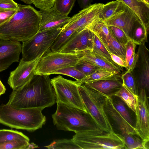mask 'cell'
Wrapping results in <instances>:
<instances>
[{
  "label": "cell",
  "instance_id": "1",
  "mask_svg": "<svg viewBox=\"0 0 149 149\" xmlns=\"http://www.w3.org/2000/svg\"><path fill=\"white\" fill-rule=\"evenodd\" d=\"M56 97L48 75H35L28 82L13 91L7 104L15 109L40 108L55 104Z\"/></svg>",
  "mask_w": 149,
  "mask_h": 149
},
{
  "label": "cell",
  "instance_id": "2",
  "mask_svg": "<svg viewBox=\"0 0 149 149\" xmlns=\"http://www.w3.org/2000/svg\"><path fill=\"white\" fill-rule=\"evenodd\" d=\"M40 19L39 11L33 7L18 4L15 13L0 25V39L26 41L38 32Z\"/></svg>",
  "mask_w": 149,
  "mask_h": 149
},
{
  "label": "cell",
  "instance_id": "3",
  "mask_svg": "<svg viewBox=\"0 0 149 149\" xmlns=\"http://www.w3.org/2000/svg\"><path fill=\"white\" fill-rule=\"evenodd\" d=\"M38 108L15 109L6 104L0 105V123L12 128L33 132L42 128L46 121Z\"/></svg>",
  "mask_w": 149,
  "mask_h": 149
},
{
  "label": "cell",
  "instance_id": "4",
  "mask_svg": "<svg viewBox=\"0 0 149 149\" xmlns=\"http://www.w3.org/2000/svg\"><path fill=\"white\" fill-rule=\"evenodd\" d=\"M56 102V111L52 117L57 129L76 133L100 128L88 113L60 102Z\"/></svg>",
  "mask_w": 149,
  "mask_h": 149
},
{
  "label": "cell",
  "instance_id": "5",
  "mask_svg": "<svg viewBox=\"0 0 149 149\" xmlns=\"http://www.w3.org/2000/svg\"><path fill=\"white\" fill-rule=\"evenodd\" d=\"M72 139L81 149H126L120 134L100 128L76 133Z\"/></svg>",
  "mask_w": 149,
  "mask_h": 149
},
{
  "label": "cell",
  "instance_id": "6",
  "mask_svg": "<svg viewBox=\"0 0 149 149\" xmlns=\"http://www.w3.org/2000/svg\"><path fill=\"white\" fill-rule=\"evenodd\" d=\"M78 88L87 112L99 128L107 132H114L104 109L108 96L84 84L78 85Z\"/></svg>",
  "mask_w": 149,
  "mask_h": 149
},
{
  "label": "cell",
  "instance_id": "7",
  "mask_svg": "<svg viewBox=\"0 0 149 149\" xmlns=\"http://www.w3.org/2000/svg\"><path fill=\"white\" fill-rule=\"evenodd\" d=\"M84 53V51L61 52L49 50L40 58L35 75H49L56 70L74 66L82 58Z\"/></svg>",
  "mask_w": 149,
  "mask_h": 149
},
{
  "label": "cell",
  "instance_id": "8",
  "mask_svg": "<svg viewBox=\"0 0 149 149\" xmlns=\"http://www.w3.org/2000/svg\"><path fill=\"white\" fill-rule=\"evenodd\" d=\"M62 30V27H59L38 32L30 39L22 42V58L26 61H32L50 50Z\"/></svg>",
  "mask_w": 149,
  "mask_h": 149
},
{
  "label": "cell",
  "instance_id": "9",
  "mask_svg": "<svg viewBox=\"0 0 149 149\" xmlns=\"http://www.w3.org/2000/svg\"><path fill=\"white\" fill-rule=\"evenodd\" d=\"M54 90L56 102H60L87 112L83 104L75 81L58 75L51 79Z\"/></svg>",
  "mask_w": 149,
  "mask_h": 149
},
{
  "label": "cell",
  "instance_id": "10",
  "mask_svg": "<svg viewBox=\"0 0 149 149\" xmlns=\"http://www.w3.org/2000/svg\"><path fill=\"white\" fill-rule=\"evenodd\" d=\"M89 29L97 37L109 53L119 56L125 62V46L117 41L103 21L100 19L94 22Z\"/></svg>",
  "mask_w": 149,
  "mask_h": 149
},
{
  "label": "cell",
  "instance_id": "11",
  "mask_svg": "<svg viewBox=\"0 0 149 149\" xmlns=\"http://www.w3.org/2000/svg\"><path fill=\"white\" fill-rule=\"evenodd\" d=\"M43 54L30 61L21 59L17 68L10 72L8 80V83L13 90L21 87L32 79L35 75L38 63Z\"/></svg>",
  "mask_w": 149,
  "mask_h": 149
},
{
  "label": "cell",
  "instance_id": "12",
  "mask_svg": "<svg viewBox=\"0 0 149 149\" xmlns=\"http://www.w3.org/2000/svg\"><path fill=\"white\" fill-rule=\"evenodd\" d=\"M139 45L136 62L131 72L136 82L139 92L143 89L148 93L149 90V50L145 43Z\"/></svg>",
  "mask_w": 149,
  "mask_h": 149
},
{
  "label": "cell",
  "instance_id": "13",
  "mask_svg": "<svg viewBox=\"0 0 149 149\" xmlns=\"http://www.w3.org/2000/svg\"><path fill=\"white\" fill-rule=\"evenodd\" d=\"M147 94L145 90L139 92L135 126L137 134L145 142L149 141V104Z\"/></svg>",
  "mask_w": 149,
  "mask_h": 149
},
{
  "label": "cell",
  "instance_id": "14",
  "mask_svg": "<svg viewBox=\"0 0 149 149\" xmlns=\"http://www.w3.org/2000/svg\"><path fill=\"white\" fill-rule=\"evenodd\" d=\"M94 34L85 27L75 32L58 51L61 52H77L93 49Z\"/></svg>",
  "mask_w": 149,
  "mask_h": 149
},
{
  "label": "cell",
  "instance_id": "15",
  "mask_svg": "<svg viewBox=\"0 0 149 149\" xmlns=\"http://www.w3.org/2000/svg\"><path fill=\"white\" fill-rule=\"evenodd\" d=\"M22 51L20 42L0 39V72L7 69L13 63L18 62Z\"/></svg>",
  "mask_w": 149,
  "mask_h": 149
},
{
  "label": "cell",
  "instance_id": "16",
  "mask_svg": "<svg viewBox=\"0 0 149 149\" xmlns=\"http://www.w3.org/2000/svg\"><path fill=\"white\" fill-rule=\"evenodd\" d=\"M139 20L136 14L126 6L123 10L104 21L107 26H115L121 29L131 39L133 28Z\"/></svg>",
  "mask_w": 149,
  "mask_h": 149
},
{
  "label": "cell",
  "instance_id": "17",
  "mask_svg": "<svg viewBox=\"0 0 149 149\" xmlns=\"http://www.w3.org/2000/svg\"><path fill=\"white\" fill-rule=\"evenodd\" d=\"M39 11L41 19L38 32L62 27L70 18L59 13L54 7L48 10H40Z\"/></svg>",
  "mask_w": 149,
  "mask_h": 149
},
{
  "label": "cell",
  "instance_id": "18",
  "mask_svg": "<svg viewBox=\"0 0 149 149\" xmlns=\"http://www.w3.org/2000/svg\"><path fill=\"white\" fill-rule=\"evenodd\" d=\"M104 109L109 122L112 121L119 132L118 134H137L135 127L130 124L115 108L110 97L106 99Z\"/></svg>",
  "mask_w": 149,
  "mask_h": 149
},
{
  "label": "cell",
  "instance_id": "19",
  "mask_svg": "<svg viewBox=\"0 0 149 149\" xmlns=\"http://www.w3.org/2000/svg\"><path fill=\"white\" fill-rule=\"evenodd\" d=\"M103 5L100 3L91 4L70 17L68 22L76 23L78 30H81L99 18Z\"/></svg>",
  "mask_w": 149,
  "mask_h": 149
},
{
  "label": "cell",
  "instance_id": "20",
  "mask_svg": "<svg viewBox=\"0 0 149 149\" xmlns=\"http://www.w3.org/2000/svg\"><path fill=\"white\" fill-rule=\"evenodd\" d=\"M121 75L88 82L84 84L108 97L115 95L123 86Z\"/></svg>",
  "mask_w": 149,
  "mask_h": 149
},
{
  "label": "cell",
  "instance_id": "21",
  "mask_svg": "<svg viewBox=\"0 0 149 149\" xmlns=\"http://www.w3.org/2000/svg\"><path fill=\"white\" fill-rule=\"evenodd\" d=\"M127 6L137 15L142 24L148 31L149 4L142 0H118Z\"/></svg>",
  "mask_w": 149,
  "mask_h": 149
},
{
  "label": "cell",
  "instance_id": "22",
  "mask_svg": "<svg viewBox=\"0 0 149 149\" xmlns=\"http://www.w3.org/2000/svg\"><path fill=\"white\" fill-rule=\"evenodd\" d=\"M81 60L90 62L117 75H121L122 70L108 63L99 57L92 49L84 50Z\"/></svg>",
  "mask_w": 149,
  "mask_h": 149
},
{
  "label": "cell",
  "instance_id": "23",
  "mask_svg": "<svg viewBox=\"0 0 149 149\" xmlns=\"http://www.w3.org/2000/svg\"><path fill=\"white\" fill-rule=\"evenodd\" d=\"M125 6L118 0L104 4L99 17L103 21L105 20L123 10Z\"/></svg>",
  "mask_w": 149,
  "mask_h": 149
},
{
  "label": "cell",
  "instance_id": "24",
  "mask_svg": "<svg viewBox=\"0 0 149 149\" xmlns=\"http://www.w3.org/2000/svg\"><path fill=\"white\" fill-rule=\"evenodd\" d=\"M114 95L119 97L136 114L138 96L133 94L123 84L121 88Z\"/></svg>",
  "mask_w": 149,
  "mask_h": 149
},
{
  "label": "cell",
  "instance_id": "25",
  "mask_svg": "<svg viewBox=\"0 0 149 149\" xmlns=\"http://www.w3.org/2000/svg\"><path fill=\"white\" fill-rule=\"evenodd\" d=\"M92 51L108 63L123 71V68L118 65L113 61L109 52L94 34Z\"/></svg>",
  "mask_w": 149,
  "mask_h": 149
},
{
  "label": "cell",
  "instance_id": "26",
  "mask_svg": "<svg viewBox=\"0 0 149 149\" xmlns=\"http://www.w3.org/2000/svg\"><path fill=\"white\" fill-rule=\"evenodd\" d=\"M120 135L126 149H149V141H143L140 137L137 136V134H125Z\"/></svg>",
  "mask_w": 149,
  "mask_h": 149
},
{
  "label": "cell",
  "instance_id": "27",
  "mask_svg": "<svg viewBox=\"0 0 149 149\" xmlns=\"http://www.w3.org/2000/svg\"><path fill=\"white\" fill-rule=\"evenodd\" d=\"M148 32L140 21L139 20L133 28L131 40L136 45L147 42Z\"/></svg>",
  "mask_w": 149,
  "mask_h": 149
},
{
  "label": "cell",
  "instance_id": "28",
  "mask_svg": "<svg viewBox=\"0 0 149 149\" xmlns=\"http://www.w3.org/2000/svg\"><path fill=\"white\" fill-rule=\"evenodd\" d=\"M111 72L103 68L97 70L91 74L86 76L84 78L79 81H75L78 85L102 79L108 78L114 75Z\"/></svg>",
  "mask_w": 149,
  "mask_h": 149
},
{
  "label": "cell",
  "instance_id": "29",
  "mask_svg": "<svg viewBox=\"0 0 149 149\" xmlns=\"http://www.w3.org/2000/svg\"><path fill=\"white\" fill-rule=\"evenodd\" d=\"M115 108L125 120L131 125L135 127L132 116L126 107V104L118 97L113 95L110 97Z\"/></svg>",
  "mask_w": 149,
  "mask_h": 149
},
{
  "label": "cell",
  "instance_id": "30",
  "mask_svg": "<svg viewBox=\"0 0 149 149\" xmlns=\"http://www.w3.org/2000/svg\"><path fill=\"white\" fill-rule=\"evenodd\" d=\"M16 140L30 141L29 137L21 132L12 130H0V143Z\"/></svg>",
  "mask_w": 149,
  "mask_h": 149
},
{
  "label": "cell",
  "instance_id": "31",
  "mask_svg": "<svg viewBox=\"0 0 149 149\" xmlns=\"http://www.w3.org/2000/svg\"><path fill=\"white\" fill-rule=\"evenodd\" d=\"M123 84L134 95L138 96L139 92L135 79L132 72L127 70L121 74Z\"/></svg>",
  "mask_w": 149,
  "mask_h": 149
},
{
  "label": "cell",
  "instance_id": "32",
  "mask_svg": "<svg viewBox=\"0 0 149 149\" xmlns=\"http://www.w3.org/2000/svg\"><path fill=\"white\" fill-rule=\"evenodd\" d=\"M45 147L53 149H81L72 139H66L54 140Z\"/></svg>",
  "mask_w": 149,
  "mask_h": 149
},
{
  "label": "cell",
  "instance_id": "33",
  "mask_svg": "<svg viewBox=\"0 0 149 149\" xmlns=\"http://www.w3.org/2000/svg\"><path fill=\"white\" fill-rule=\"evenodd\" d=\"M76 0H55L54 7L59 13L68 16L73 7Z\"/></svg>",
  "mask_w": 149,
  "mask_h": 149
},
{
  "label": "cell",
  "instance_id": "34",
  "mask_svg": "<svg viewBox=\"0 0 149 149\" xmlns=\"http://www.w3.org/2000/svg\"><path fill=\"white\" fill-rule=\"evenodd\" d=\"M52 74H59L71 77L76 81L80 80L86 76L75 67V66L58 70L53 72Z\"/></svg>",
  "mask_w": 149,
  "mask_h": 149
},
{
  "label": "cell",
  "instance_id": "35",
  "mask_svg": "<svg viewBox=\"0 0 149 149\" xmlns=\"http://www.w3.org/2000/svg\"><path fill=\"white\" fill-rule=\"evenodd\" d=\"M29 141L25 140H13L0 143V149H27Z\"/></svg>",
  "mask_w": 149,
  "mask_h": 149
},
{
  "label": "cell",
  "instance_id": "36",
  "mask_svg": "<svg viewBox=\"0 0 149 149\" xmlns=\"http://www.w3.org/2000/svg\"><path fill=\"white\" fill-rule=\"evenodd\" d=\"M75 67L77 70L86 76L90 74L97 70L101 68L90 62L81 59L78 62Z\"/></svg>",
  "mask_w": 149,
  "mask_h": 149
},
{
  "label": "cell",
  "instance_id": "37",
  "mask_svg": "<svg viewBox=\"0 0 149 149\" xmlns=\"http://www.w3.org/2000/svg\"><path fill=\"white\" fill-rule=\"evenodd\" d=\"M112 34L120 44L124 46L131 39L120 28L113 26H108Z\"/></svg>",
  "mask_w": 149,
  "mask_h": 149
},
{
  "label": "cell",
  "instance_id": "38",
  "mask_svg": "<svg viewBox=\"0 0 149 149\" xmlns=\"http://www.w3.org/2000/svg\"><path fill=\"white\" fill-rule=\"evenodd\" d=\"M55 0H32V3L40 10H48L53 7Z\"/></svg>",
  "mask_w": 149,
  "mask_h": 149
},
{
  "label": "cell",
  "instance_id": "39",
  "mask_svg": "<svg viewBox=\"0 0 149 149\" xmlns=\"http://www.w3.org/2000/svg\"><path fill=\"white\" fill-rule=\"evenodd\" d=\"M18 4L13 0H0V11L16 10Z\"/></svg>",
  "mask_w": 149,
  "mask_h": 149
},
{
  "label": "cell",
  "instance_id": "40",
  "mask_svg": "<svg viewBox=\"0 0 149 149\" xmlns=\"http://www.w3.org/2000/svg\"><path fill=\"white\" fill-rule=\"evenodd\" d=\"M136 45L131 40L128 41L125 45V63L127 66L129 61L133 54L135 52Z\"/></svg>",
  "mask_w": 149,
  "mask_h": 149
},
{
  "label": "cell",
  "instance_id": "41",
  "mask_svg": "<svg viewBox=\"0 0 149 149\" xmlns=\"http://www.w3.org/2000/svg\"><path fill=\"white\" fill-rule=\"evenodd\" d=\"M138 54L137 53L134 52L131 56L129 61L128 65L126 68L127 70H129L131 72L132 70L136 64Z\"/></svg>",
  "mask_w": 149,
  "mask_h": 149
},
{
  "label": "cell",
  "instance_id": "42",
  "mask_svg": "<svg viewBox=\"0 0 149 149\" xmlns=\"http://www.w3.org/2000/svg\"><path fill=\"white\" fill-rule=\"evenodd\" d=\"M110 54L111 59L115 63L121 67L126 68L125 63L121 58L112 53H110Z\"/></svg>",
  "mask_w": 149,
  "mask_h": 149
},
{
  "label": "cell",
  "instance_id": "43",
  "mask_svg": "<svg viewBox=\"0 0 149 149\" xmlns=\"http://www.w3.org/2000/svg\"><path fill=\"white\" fill-rule=\"evenodd\" d=\"M80 8L82 9L84 8L91 4L93 0H77Z\"/></svg>",
  "mask_w": 149,
  "mask_h": 149
},
{
  "label": "cell",
  "instance_id": "44",
  "mask_svg": "<svg viewBox=\"0 0 149 149\" xmlns=\"http://www.w3.org/2000/svg\"><path fill=\"white\" fill-rule=\"evenodd\" d=\"M6 91L5 87L0 79V96L4 94L5 93Z\"/></svg>",
  "mask_w": 149,
  "mask_h": 149
},
{
  "label": "cell",
  "instance_id": "45",
  "mask_svg": "<svg viewBox=\"0 0 149 149\" xmlns=\"http://www.w3.org/2000/svg\"><path fill=\"white\" fill-rule=\"evenodd\" d=\"M38 147V146L33 143H29L27 149H33Z\"/></svg>",
  "mask_w": 149,
  "mask_h": 149
},
{
  "label": "cell",
  "instance_id": "46",
  "mask_svg": "<svg viewBox=\"0 0 149 149\" xmlns=\"http://www.w3.org/2000/svg\"><path fill=\"white\" fill-rule=\"evenodd\" d=\"M24 3L28 4H30L32 3V0H20Z\"/></svg>",
  "mask_w": 149,
  "mask_h": 149
},
{
  "label": "cell",
  "instance_id": "47",
  "mask_svg": "<svg viewBox=\"0 0 149 149\" xmlns=\"http://www.w3.org/2000/svg\"><path fill=\"white\" fill-rule=\"evenodd\" d=\"M7 20H5L0 18V25Z\"/></svg>",
  "mask_w": 149,
  "mask_h": 149
},
{
  "label": "cell",
  "instance_id": "48",
  "mask_svg": "<svg viewBox=\"0 0 149 149\" xmlns=\"http://www.w3.org/2000/svg\"><path fill=\"white\" fill-rule=\"evenodd\" d=\"M142 0L143 1H145V2H146L144 1V0Z\"/></svg>",
  "mask_w": 149,
  "mask_h": 149
}]
</instances>
